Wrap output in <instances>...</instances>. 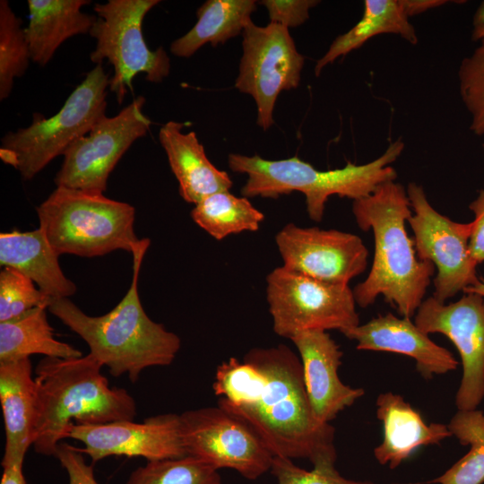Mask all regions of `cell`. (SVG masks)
<instances>
[{
  "label": "cell",
  "mask_w": 484,
  "mask_h": 484,
  "mask_svg": "<svg viewBox=\"0 0 484 484\" xmlns=\"http://www.w3.org/2000/svg\"><path fill=\"white\" fill-rule=\"evenodd\" d=\"M160 0H108L95 4L97 20L90 31L96 45L91 60L102 64L107 59L114 68L108 88L121 104L133 89L140 73L150 82L159 83L170 72V61L162 47L151 50L143 34V22Z\"/></svg>",
  "instance_id": "8"
},
{
  "label": "cell",
  "mask_w": 484,
  "mask_h": 484,
  "mask_svg": "<svg viewBox=\"0 0 484 484\" xmlns=\"http://www.w3.org/2000/svg\"><path fill=\"white\" fill-rule=\"evenodd\" d=\"M461 98L471 116V131L484 134V39L458 70Z\"/></svg>",
  "instance_id": "32"
},
{
  "label": "cell",
  "mask_w": 484,
  "mask_h": 484,
  "mask_svg": "<svg viewBox=\"0 0 484 484\" xmlns=\"http://www.w3.org/2000/svg\"><path fill=\"white\" fill-rule=\"evenodd\" d=\"M484 39V2L479 6L473 18L472 39L480 41Z\"/></svg>",
  "instance_id": "39"
},
{
  "label": "cell",
  "mask_w": 484,
  "mask_h": 484,
  "mask_svg": "<svg viewBox=\"0 0 484 484\" xmlns=\"http://www.w3.org/2000/svg\"><path fill=\"white\" fill-rule=\"evenodd\" d=\"M29 24L24 28L30 58L44 66L71 37L90 33L97 16L82 12L89 0H28Z\"/></svg>",
  "instance_id": "23"
},
{
  "label": "cell",
  "mask_w": 484,
  "mask_h": 484,
  "mask_svg": "<svg viewBox=\"0 0 484 484\" xmlns=\"http://www.w3.org/2000/svg\"><path fill=\"white\" fill-rule=\"evenodd\" d=\"M341 333L356 341L358 350L394 352L413 359L418 372L427 379L453 371L458 365L448 350L430 340L411 318L391 313Z\"/></svg>",
  "instance_id": "18"
},
{
  "label": "cell",
  "mask_w": 484,
  "mask_h": 484,
  "mask_svg": "<svg viewBox=\"0 0 484 484\" xmlns=\"http://www.w3.org/2000/svg\"><path fill=\"white\" fill-rule=\"evenodd\" d=\"M90 353L74 359L44 357L37 365L32 445L55 456L74 424L134 420L136 404L124 388L111 387Z\"/></svg>",
  "instance_id": "4"
},
{
  "label": "cell",
  "mask_w": 484,
  "mask_h": 484,
  "mask_svg": "<svg viewBox=\"0 0 484 484\" xmlns=\"http://www.w3.org/2000/svg\"><path fill=\"white\" fill-rule=\"evenodd\" d=\"M470 210L474 214L471 232L469 239V252L473 261L479 264L484 263V188L470 203Z\"/></svg>",
  "instance_id": "36"
},
{
  "label": "cell",
  "mask_w": 484,
  "mask_h": 484,
  "mask_svg": "<svg viewBox=\"0 0 484 484\" xmlns=\"http://www.w3.org/2000/svg\"><path fill=\"white\" fill-rule=\"evenodd\" d=\"M0 402L5 443L1 464L24 461L33 441L36 384L30 359L0 362Z\"/></svg>",
  "instance_id": "21"
},
{
  "label": "cell",
  "mask_w": 484,
  "mask_h": 484,
  "mask_svg": "<svg viewBox=\"0 0 484 484\" xmlns=\"http://www.w3.org/2000/svg\"><path fill=\"white\" fill-rule=\"evenodd\" d=\"M150 239L133 253V278L122 300L108 313L91 316L68 298H52L48 310L77 333L90 354L109 373L126 374L132 383L151 367L170 365L181 346L180 338L145 313L138 293V279Z\"/></svg>",
  "instance_id": "3"
},
{
  "label": "cell",
  "mask_w": 484,
  "mask_h": 484,
  "mask_svg": "<svg viewBox=\"0 0 484 484\" xmlns=\"http://www.w3.org/2000/svg\"><path fill=\"white\" fill-rule=\"evenodd\" d=\"M24 461H13L1 464L3 474L0 484H27L22 472Z\"/></svg>",
  "instance_id": "37"
},
{
  "label": "cell",
  "mask_w": 484,
  "mask_h": 484,
  "mask_svg": "<svg viewBox=\"0 0 484 484\" xmlns=\"http://www.w3.org/2000/svg\"><path fill=\"white\" fill-rule=\"evenodd\" d=\"M403 2L410 17L448 3L445 0H403Z\"/></svg>",
  "instance_id": "38"
},
{
  "label": "cell",
  "mask_w": 484,
  "mask_h": 484,
  "mask_svg": "<svg viewBox=\"0 0 484 484\" xmlns=\"http://www.w3.org/2000/svg\"><path fill=\"white\" fill-rule=\"evenodd\" d=\"M403 0H366L361 19L349 31L338 36L315 66L318 76L335 59L360 48L380 34H396L412 45L417 44L415 29L409 21Z\"/></svg>",
  "instance_id": "24"
},
{
  "label": "cell",
  "mask_w": 484,
  "mask_h": 484,
  "mask_svg": "<svg viewBox=\"0 0 484 484\" xmlns=\"http://www.w3.org/2000/svg\"><path fill=\"white\" fill-rule=\"evenodd\" d=\"M180 421L187 455L217 471L234 470L249 480L271 470L274 456L259 436L220 406L186 411Z\"/></svg>",
  "instance_id": "13"
},
{
  "label": "cell",
  "mask_w": 484,
  "mask_h": 484,
  "mask_svg": "<svg viewBox=\"0 0 484 484\" xmlns=\"http://www.w3.org/2000/svg\"><path fill=\"white\" fill-rule=\"evenodd\" d=\"M270 471L277 484H374L346 479L335 467L307 471L296 465L291 459L279 456L273 457Z\"/></svg>",
  "instance_id": "33"
},
{
  "label": "cell",
  "mask_w": 484,
  "mask_h": 484,
  "mask_svg": "<svg viewBox=\"0 0 484 484\" xmlns=\"http://www.w3.org/2000/svg\"><path fill=\"white\" fill-rule=\"evenodd\" d=\"M52 298L24 274L8 267L0 272V323L36 308H48Z\"/></svg>",
  "instance_id": "31"
},
{
  "label": "cell",
  "mask_w": 484,
  "mask_h": 484,
  "mask_svg": "<svg viewBox=\"0 0 484 484\" xmlns=\"http://www.w3.org/2000/svg\"><path fill=\"white\" fill-rule=\"evenodd\" d=\"M30 52L22 21L8 1H0V99L12 92L15 78L22 77L29 67Z\"/></svg>",
  "instance_id": "29"
},
{
  "label": "cell",
  "mask_w": 484,
  "mask_h": 484,
  "mask_svg": "<svg viewBox=\"0 0 484 484\" xmlns=\"http://www.w3.org/2000/svg\"><path fill=\"white\" fill-rule=\"evenodd\" d=\"M452 436L469 452L430 483L482 484L484 482V412L480 410L460 411L447 425Z\"/></svg>",
  "instance_id": "28"
},
{
  "label": "cell",
  "mask_w": 484,
  "mask_h": 484,
  "mask_svg": "<svg viewBox=\"0 0 484 484\" xmlns=\"http://www.w3.org/2000/svg\"><path fill=\"white\" fill-rule=\"evenodd\" d=\"M37 214L58 255L94 257L120 249L133 254L144 240L134 232V207L99 192L56 186Z\"/></svg>",
  "instance_id": "6"
},
{
  "label": "cell",
  "mask_w": 484,
  "mask_h": 484,
  "mask_svg": "<svg viewBox=\"0 0 484 484\" xmlns=\"http://www.w3.org/2000/svg\"><path fill=\"white\" fill-rule=\"evenodd\" d=\"M275 241L282 266L321 281L348 285L367 268L368 251L352 233L290 223Z\"/></svg>",
  "instance_id": "15"
},
{
  "label": "cell",
  "mask_w": 484,
  "mask_h": 484,
  "mask_svg": "<svg viewBox=\"0 0 484 484\" xmlns=\"http://www.w3.org/2000/svg\"><path fill=\"white\" fill-rule=\"evenodd\" d=\"M242 35L243 55L235 87L253 97L256 123L267 130L273 125L279 94L298 86L305 57L284 26L271 22L257 26L250 21Z\"/></svg>",
  "instance_id": "10"
},
{
  "label": "cell",
  "mask_w": 484,
  "mask_h": 484,
  "mask_svg": "<svg viewBox=\"0 0 484 484\" xmlns=\"http://www.w3.org/2000/svg\"><path fill=\"white\" fill-rule=\"evenodd\" d=\"M126 484H222L219 471L190 455L147 462L131 472Z\"/></svg>",
  "instance_id": "30"
},
{
  "label": "cell",
  "mask_w": 484,
  "mask_h": 484,
  "mask_svg": "<svg viewBox=\"0 0 484 484\" xmlns=\"http://www.w3.org/2000/svg\"><path fill=\"white\" fill-rule=\"evenodd\" d=\"M483 151H484V144H483Z\"/></svg>",
  "instance_id": "41"
},
{
  "label": "cell",
  "mask_w": 484,
  "mask_h": 484,
  "mask_svg": "<svg viewBox=\"0 0 484 484\" xmlns=\"http://www.w3.org/2000/svg\"><path fill=\"white\" fill-rule=\"evenodd\" d=\"M256 9L255 0H208L196 11L197 22L170 46L173 55L190 57L204 44L212 47L243 32Z\"/></svg>",
  "instance_id": "25"
},
{
  "label": "cell",
  "mask_w": 484,
  "mask_h": 484,
  "mask_svg": "<svg viewBox=\"0 0 484 484\" xmlns=\"http://www.w3.org/2000/svg\"><path fill=\"white\" fill-rule=\"evenodd\" d=\"M145 98L139 96L117 115L100 118L73 143L55 177L56 186L104 193L108 178L130 146L146 135L151 121L143 108Z\"/></svg>",
  "instance_id": "12"
},
{
  "label": "cell",
  "mask_w": 484,
  "mask_h": 484,
  "mask_svg": "<svg viewBox=\"0 0 484 484\" xmlns=\"http://www.w3.org/2000/svg\"><path fill=\"white\" fill-rule=\"evenodd\" d=\"M266 281L272 328L279 336L290 340L314 330L342 333L359 324L349 285L321 281L284 266L272 270Z\"/></svg>",
  "instance_id": "9"
},
{
  "label": "cell",
  "mask_w": 484,
  "mask_h": 484,
  "mask_svg": "<svg viewBox=\"0 0 484 484\" xmlns=\"http://www.w3.org/2000/svg\"><path fill=\"white\" fill-rule=\"evenodd\" d=\"M218 406L248 425L273 456L335 467L334 428L314 416L300 359L286 345L255 348L218 366Z\"/></svg>",
  "instance_id": "1"
},
{
  "label": "cell",
  "mask_w": 484,
  "mask_h": 484,
  "mask_svg": "<svg viewBox=\"0 0 484 484\" xmlns=\"http://www.w3.org/2000/svg\"><path fill=\"white\" fill-rule=\"evenodd\" d=\"M68 437L84 445L80 448L92 462L108 456L143 457L148 462L186 456L180 414L151 416L142 422L118 420L105 424H74Z\"/></svg>",
  "instance_id": "16"
},
{
  "label": "cell",
  "mask_w": 484,
  "mask_h": 484,
  "mask_svg": "<svg viewBox=\"0 0 484 484\" xmlns=\"http://www.w3.org/2000/svg\"><path fill=\"white\" fill-rule=\"evenodd\" d=\"M58 256L39 228L0 234L2 267L24 274L52 298H69L76 292L77 287L64 274Z\"/></svg>",
  "instance_id": "22"
},
{
  "label": "cell",
  "mask_w": 484,
  "mask_h": 484,
  "mask_svg": "<svg viewBox=\"0 0 484 484\" xmlns=\"http://www.w3.org/2000/svg\"><path fill=\"white\" fill-rule=\"evenodd\" d=\"M109 75L97 64L54 116L34 114L32 123L2 139L0 158L24 180L33 178L51 160L88 134L106 116Z\"/></svg>",
  "instance_id": "7"
},
{
  "label": "cell",
  "mask_w": 484,
  "mask_h": 484,
  "mask_svg": "<svg viewBox=\"0 0 484 484\" xmlns=\"http://www.w3.org/2000/svg\"><path fill=\"white\" fill-rule=\"evenodd\" d=\"M46 307H36L24 315L0 323V362L30 359V355L74 359L82 353L55 338Z\"/></svg>",
  "instance_id": "26"
},
{
  "label": "cell",
  "mask_w": 484,
  "mask_h": 484,
  "mask_svg": "<svg viewBox=\"0 0 484 484\" xmlns=\"http://www.w3.org/2000/svg\"><path fill=\"white\" fill-rule=\"evenodd\" d=\"M319 1L315 0H264L260 4L268 11L270 22L289 27H297L309 17V10Z\"/></svg>",
  "instance_id": "34"
},
{
  "label": "cell",
  "mask_w": 484,
  "mask_h": 484,
  "mask_svg": "<svg viewBox=\"0 0 484 484\" xmlns=\"http://www.w3.org/2000/svg\"><path fill=\"white\" fill-rule=\"evenodd\" d=\"M402 139L392 142L377 159L362 165L348 161L341 169L320 170L310 163L292 158L269 160L258 155L231 153L229 169L247 175L241 194L246 198H278L281 194L300 192L306 196L307 212L312 220H322L325 203L333 194L355 200L367 197L375 189L397 177L391 166L402 154Z\"/></svg>",
  "instance_id": "5"
},
{
  "label": "cell",
  "mask_w": 484,
  "mask_h": 484,
  "mask_svg": "<svg viewBox=\"0 0 484 484\" xmlns=\"http://www.w3.org/2000/svg\"><path fill=\"white\" fill-rule=\"evenodd\" d=\"M184 125L169 121L160 127L159 139L178 181L180 195L196 204L212 194L229 191L232 181L210 161L194 132H182Z\"/></svg>",
  "instance_id": "19"
},
{
  "label": "cell",
  "mask_w": 484,
  "mask_h": 484,
  "mask_svg": "<svg viewBox=\"0 0 484 484\" xmlns=\"http://www.w3.org/2000/svg\"><path fill=\"white\" fill-rule=\"evenodd\" d=\"M191 217L217 240L243 231H256L264 220V214L248 198L238 197L229 191L203 199L191 211Z\"/></svg>",
  "instance_id": "27"
},
{
  "label": "cell",
  "mask_w": 484,
  "mask_h": 484,
  "mask_svg": "<svg viewBox=\"0 0 484 484\" xmlns=\"http://www.w3.org/2000/svg\"><path fill=\"white\" fill-rule=\"evenodd\" d=\"M406 192L414 212L408 222L414 234L417 256L436 267L433 297L445 303L480 281L468 246L472 222H456L439 213L416 183H410Z\"/></svg>",
  "instance_id": "11"
},
{
  "label": "cell",
  "mask_w": 484,
  "mask_h": 484,
  "mask_svg": "<svg viewBox=\"0 0 484 484\" xmlns=\"http://www.w3.org/2000/svg\"><path fill=\"white\" fill-rule=\"evenodd\" d=\"M55 457L66 471L69 484H99L92 465L86 462L80 448L61 442Z\"/></svg>",
  "instance_id": "35"
},
{
  "label": "cell",
  "mask_w": 484,
  "mask_h": 484,
  "mask_svg": "<svg viewBox=\"0 0 484 484\" xmlns=\"http://www.w3.org/2000/svg\"><path fill=\"white\" fill-rule=\"evenodd\" d=\"M463 291L465 293H476L484 297V279H480L475 285L466 287Z\"/></svg>",
  "instance_id": "40"
},
{
  "label": "cell",
  "mask_w": 484,
  "mask_h": 484,
  "mask_svg": "<svg viewBox=\"0 0 484 484\" xmlns=\"http://www.w3.org/2000/svg\"><path fill=\"white\" fill-rule=\"evenodd\" d=\"M290 340L299 353L312 412L320 422L330 423L365 392L344 385L340 379L338 368L343 354L327 332L305 331Z\"/></svg>",
  "instance_id": "17"
},
{
  "label": "cell",
  "mask_w": 484,
  "mask_h": 484,
  "mask_svg": "<svg viewBox=\"0 0 484 484\" xmlns=\"http://www.w3.org/2000/svg\"><path fill=\"white\" fill-rule=\"evenodd\" d=\"M414 323L425 333H442L454 344L462 365L456 407L478 409L484 399V297L466 293L448 305L429 297L418 308Z\"/></svg>",
  "instance_id": "14"
},
{
  "label": "cell",
  "mask_w": 484,
  "mask_h": 484,
  "mask_svg": "<svg viewBox=\"0 0 484 484\" xmlns=\"http://www.w3.org/2000/svg\"><path fill=\"white\" fill-rule=\"evenodd\" d=\"M376 416L382 422L384 437L374 449V455L380 464H388L391 469L398 467L418 447L453 436L447 425L426 424L409 402L391 392L378 395Z\"/></svg>",
  "instance_id": "20"
},
{
  "label": "cell",
  "mask_w": 484,
  "mask_h": 484,
  "mask_svg": "<svg viewBox=\"0 0 484 484\" xmlns=\"http://www.w3.org/2000/svg\"><path fill=\"white\" fill-rule=\"evenodd\" d=\"M411 203L402 185L388 181L367 197L353 201L352 212L363 231L372 229L375 255L367 279L353 294L360 307L382 295L402 316L411 318L423 302L435 273L432 263L419 260L405 229L411 216Z\"/></svg>",
  "instance_id": "2"
}]
</instances>
